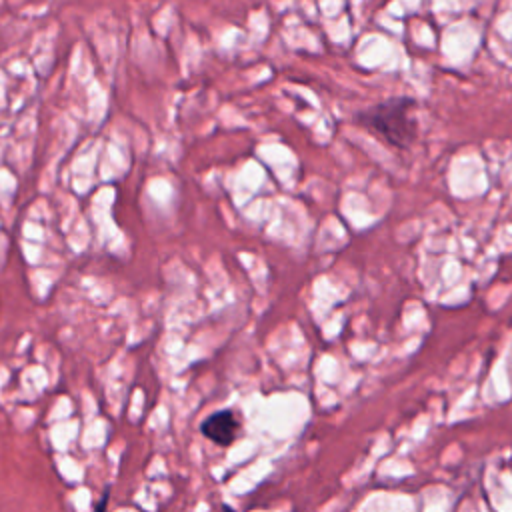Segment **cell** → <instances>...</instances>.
<instances>
[{
    "label": "cell",
    "mask_w": 512,
    "mask_h": 512,
    "mask_svg": "<svg viewBox=\"0 0 512 512\" xmlns=\"http://www.w3.org/2000/svg\"><path fill=\"white\" fill-rule=\"evenodd\" d=\"M358 124L384 144L408 150L418 138L416 100L410 96H392L358 112Z\"/></svg>",
    "instance_id": "1"
},
{
    "label": "cell",
    "mask_w": 512,
    "mask_h": 512,
    "mask_svg": "<svg viewBox=\"0 0 512 512\" xmlns=\"http://www.w3.org/2000/svg\"><path fill=\"white\" fill-rule=\"evenodd\" d=\"M200 432L204 438L218 446H230L240 432V418L230 408L216 410L202 420Z\"/></svg>",
    "instance_id": "2"
}]
</instances>
